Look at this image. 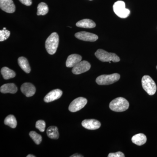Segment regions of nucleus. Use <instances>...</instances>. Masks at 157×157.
I'll use <instances>...</instances> for the list:
<instances>
[{
    "mask_svg": "<svg viewBox=\"0 0 157 157\" xmlns=\"http://www.w3.org/2000/svg\"><path fill=\"white\" fill-rule=\"evenodd\" d=\"M156 68H157V67H156Z\"/></svg>",
    "mask_w": 157,
    "mask_h": 157,
    "instance_id": "32",
    "label": "nucleus"
},
{
    "mask_svg": "<svg viewBox=\"0 0 157 157\" xmlns=\"http://www.w3.org/2000/svg\"><path fill=\"white\" fill-rule=\"evenodd\" d=\"M97 58L103 62L112 61L114 63L119 62L120 59L116 54L108 52L102 49H99L95 53Z\"/></svg>",
    "mask_w": 157,
    "mask_h": 157,
    "instance_id": "3",
    "label": "nucleus"
},
{
    "mask_svg": "<svg viewBox=\"0 0 157 157\" xmlns=\"http://www.w3.org/2000/svg\"><path fill=\"white\" fill-rule=\"evenodd\" d=\"M120 75L118 73L110 75H102L96 78V81L100 85H108L116 82L119 80Z\"/></svg>",
    "mask_w": 157,
    "mask_h": 157,
    "instance_id": "5",
    "label": "nucleus"
},
{
    "mask_svg": "<svg viewBox=\"0 0 157 157\" xmlns=\"http://www.w3.org/2000/svg\"><path fill=\"white\" fill-rule=\"evenodd\" d=\"M82 56L78 54H74L69 56L66 61V66L67 67H73L79 62L81 61Z\"/></svg>",
    "mask_w": 157,
    "mask_h": 157,
    "instance_id": "14",
    "label": "nucleus"
},
{
    "mask_svg": "<svg viewBox=\"0 0 157 157\" xmlns=\"http://www.w3.org/2000/svg\"><path fill=\"white\" fill-rule=\"evenodd\" d=\"M91 65L86 61H81L73 67L72 72L73 74L78 75L87 72L90 69Z\"/></svg>",
    "mask_w": 157,
    "mask_h": 157,
    "instance_id": "8",
    "label": "nucleus"
},
{
    "mask_svg": "<svg viewBox=\"0 0 157 157\" xmlns=\"http://www.w3.org/2000/svg\"><path fill=\"white\" fill-rule=\"evenodd\" d=\"M82 126L88 130H94L99 129L101 124L99 121L95 119H86L82 122Z\"/></svg>",
    "mask_w": 157,
    "mask_h": 157,
    "instance_id": "11",
    "label": "nucleus"
},
{
    "mask_svg": "<svg viewBox=\"0 0 157 157\" xmlns=\"http://www.w3.org/2000/svg\"><path fill=\"white\" fill-rule=\"evenodd\" d=\"M18 65L21 69L26 73H29L31 72V68L27 59L24 57H20L18 59Z\"/></svg>",
    "mask_w": 157,
    "mask_h": 157,
    "instance_id": "18",
    "label": "nucleus"
},
{
    "mask_svg": "<svg viewBox=\"0 0 157 157\" xmlns=\"http://www.w3.org/2000/svg\"><path fill=\"white\" fill-rule=\"evenodd\" d=\"M47 135L51 139H57L59 137L58 129L56 127L50 126L47 130Z\"/></svg>",
    "mask_w": 157,
    "mask_h": 157,
    "instance_id": "20",
    "label": "nucleus"
},
{
    "mask_svg": "<svg viewBox=\"0 0 157 157\" xmlns=\"http://www.w3.org/2000/svg\"><path fill=\"white\" fill-rule=\"evenodd\" d=\"M142 87L149 95H153L157 90V86L155 81L148 75L143 76L141 79Z\"/></svg>",
    "mask_w": 157,
    "mask_h": 157,
    "instance_id": "4",
    "label": "nucleus"
},
{
    "mask_svg": "<svg viewBox=\"0 0 157 157\" xmlns=\"http://www.w3.org/2000/svg\"><path fill=\"white\" fill-rule=\"evenodd\" d=\"M132 142L139 146L143 145L147 141V137L144 134L140 133L134 135L132 138Z\"/></svg>",
    "mask_w": 157,
    "mask_h": 157,
    "instance_id": "17",
    "label": "nucleus"
},
{
    "mask_svg": "<svg viewBox=\"0 0 157 157\" xmlns=\"http://www.w3.org/2000/svg\"><path fill=\"white\" fill-rule=\"evenodd\" d=\"M35 156L33 155H28L27 156V157H35Z\"/></svg>",
    "mask_w": 157,
    "mask_h": 157,
    "instance_id": "29",
    "label": "nucleus"
},
{
    "mask_svg": "<svg viewBox=\"0 0 157 157\" xmlns=\"http://www.w3.org/2000/svg\"><path fill=\"white\" fill-rule=\"evenodd\" d=\"M87 103L86 98L79 97L73 100L69 107V109L72 112H77L83 108Z\"/></svg>",
    "mask_w": 157,
    "mask_h": 157,
    "instance_id": "7",
    "label": "nucleus"
},
{
    "mask_svg": "<svg viewBox=\"0 0 157 157\" xmlns=\"http://www.w3.org/2000/svg\"><path fill=\"white\" fill-rule=\"evenodd\" d=\"M5 124L9 126L12 128H14L17 126V122L15 117L13 115L8 116L4 121Z\"/></svg>",
    "mask_w": 157,
    "mask_h": 157,
    "instance_id": "21",
    "label": "nucleus"
},
{
    "mask_svg": "<svg viewBox=\"0 0 157 157\" xmlns=\"http://www.w3.org/2000/svg\"><path fill=\"white\" fill-rule=\"evenodd\" d=\"M45 126H46V124L44 121L39 120L36 123V128L39 129L41 132H44L45 131Z\"/></svg>",
    "mask_w": 157,
    "mask_h": 157,
    "instance_id": "25",
    "label": "nucleus"
},
{
    "mask_svg": "<svg viewBox=\"0 0 157 157\" xmlns=\"http://www.w3.org/2000/svg\"><path fill=\"white\" fill-rule=\"evenodd\" d=\"M21 92L27 97H32L36 93V87L33 85L29 82L23 83L21 87Z\"/></svg>",
    "mask_w": 157,
    "mask_h": 157,
    "instance_id": "12",
    "label": "nucleus"
},
{
    "mask_svg": "<svg viewBox=\"0 0 157 157\" xmlns=\"http://www.w3.org/2000/svg\"><path fill=\"white\" fill-rule=\"evenodd\" d=\"M76 26L86 29H92L96 27L95 23L92 20L84 19L79 21L76 23Z\"/></svg>",
    "mask_w": 157,
    "mask_h": 157,
    "instance_id": "16",
    "label": "nucleus"
},
{
    "mask_svg": "<svg viewBox=\"0 0 157 157\" xmlns=\"http://www.w3.org/2000/svg\"><path fill=\"white\" fill-rule=\"evenodd\" d=\"M17 88L14 83H7L3 85L0 88V91L3 94H14L17 92Z\"/></svg>",
    "mask_w": 157,
    "mask_h": 157,
    "instance_id": "15",
    "label": "nucleus"
},
{
    "mask_svg": "<svg viewBox=\"0 0 157 157\" xmlns=\"http://www.w3.org/2000/svg\"><path fill=\"white\" fill-rule=\"evenodd\" d=\"M3 29H4V30H6V28H3Z\"/></svg>",
    "mask_w": 157,
    "mask_h": 157,
    "instance_id": "30",
    "label": "nucleus"
},
{
    "mask_svg": "<svg viewBox=\"0 0 157 157\" xmlns=\"http://www.w3.org/2000/svg\"><path fill=\"white\" fill-rule=\"evenodd\" d=\"M10 32L8 30H1L0 31V41L3 42L7 40L10 36Z\"/></svg>",
    "mask_w": 157,
    "mask_h": 157,
    "instance_id": "24",
    "label": "nucleus"
},
{
    "mask_svg": "<svg viewBox=\"0 0 157 157\" xmlns=\"http://www.w3.org/2000/svg\"><path fill=\"white\" fill-rule=\"evenodd\" d=\"M0 8L7 13H13L15 11V6L12 0H0Z\"/></svg>",
    "mask_w": 157,
    "mask_h": 157,
    "instance_id": "10",
    "label": "nucleus"
},
{
    "mask_svg": "<svg viewBox=\"0 0 157 157\" xmlns=\"http://www.w3.org/2000/svg\"><path fill=\"white\" fill-rule=\"evenodd\" d=\"M83 157V156L82 155H80L79 154H75L72 155H71L70 157Z\"/></svg>",
    "mask_w": 157,
    "mask_h": 157,
    "instance_id": "28",
    "label": "nucleus"
},
{
    "mask_svg": "<svg viewBox=\"0 0 157 157\" xmlns=\"http://www.w3.org/2000/svg\"><path fill=\"white\" fill-rule=\"evenodd\" d=\"M48 12V6L47 4L44 2L39 3L37 7V13L38 15H45Z\"/></svg>",
    "mask_w": 157,
    "mask_h": 157,
    "instance_id": "22",
    "label": "nucleus"
},
{
    "mask_svg": "<svg viewBox=\"0 0 157 157\" xmlns=\"http://www.w3.org/2000/svg\"><path fill=\"white\" fill-rule=\"evenodd\" d=\"M63 92L59 89L54 90L47 94L44 98V101L46 103H49L58 100L61 97Z\"/></svg>",
    "mask_w": 157,
    "mask_h": 157,
    "instance_id": "13",
    "label": "nucleus"
},
{
    "mask_svg": "<svg viewBox=\"0 0 157 157\" xmlns=\"http://www.w3.org/2000/svg\"><path fill=\"white\" fill-rule=\"evenodd\" d=\"M77 39L87 42H95L98 39V36L95 34L86 32H80L75 35Z\"/></svg>",
    "mask_w": 157,
    "mask_h": 157,
    "instance_id": "9",
    "label": "nucleus"
},
{
    "mask_svg": "<svg viewBox=\"0 0 157 157\" xmlns=\"http://www.w3.org/2000/svg\"><path fill=\"white\" fill-rule=\"evenodd\" d=\"M113 10L116 15L121 18H126L130 14V10L126 9L125 4L123 1L116 2L113 6Z\"/></svg>",
    "mask_w": 157,
    "mask_h": 157,
    "instance_id": "6",
    "label": "nucleus"
},
{
    "mask_svg": "<svg viewBox=\"0 0 157 157\" xmlns=\"http://www.w3.org/2000/svg\"><path fill=\"white\" fill-rule=\"evenodd\" d=\"M125 155L122 152L118 151L115 153H110L108 155V157H124Z\"/></svg>",
    "mask_w": 157,
    "mask_h": 157,
    "instance_id": "26",
    "label": "nucleus"
},
{
    "mask_svg": "<svg viewBox=\"0 0 157 157\" xmlns=\"http://www.w3.org/2000/svg\"><path fill=\"white\" fill-rule=\"evenodd\" d=\"M59 37L56 33H53L46 39L45 47L48 54L53 55L56 52L58 47Z\"/></svg>",
    "mask_w": 157,
    "mask_h": 157,
    "instance_id": "2",
    "label": "nucleus"
},
{
    "mask_svg": "<svg viewBox=\"0 0 157 157\" xmlns=\"http://www.w3.org/2000/svg\"><path fill=\"white\" fill-rule=\"evenodd\" d=\"M29 136L34 140L35 143L37 144H39L42 141V137L39 134H37L36 132L32 131L30 132Z\"/></svg>",
    "mask_w": 157,
    "mask_h": 157,
    "instance_id": "23",
    "label": "nucleus"
},
{
    "mask_svg": "<svg viewBox=\"0 0 157 157\" xmlns=\"http://www.w3.org/2000/svg\"><path fill=\"white\" fill-rule=\"evenodd\" d=\"M129 103L126 99L120 97L113 100L109 104V108L115 112H123L128 109Z\"/></svg>",
    "mask_w": 157,
    "mask_h": 157,
    "instance_id": "1",
    "label": "nucleus"
},
{
    "mask_svg": "<svg viewBox=\"0 0 157 157\" xmlns=\"http://www.w3.org/2000/svg\"><path fill=\"white\" fill-rule=\"evenodd\" d=\"M1 73L5 79H9L14 78L16 76L15 72L7 67H4L1 70Z\"/></svg>",
    "mask_w": 157,
    "mask_h": 157,
    "instance_id": "19",
    "label": "nucleus"
},
{
    "mask_svg": "<svg viewBox=\"0 0 157 157\" xmlns=\"http://www.w3.org/2000/svg\"><path fill=\"white\" fill-rule=\"evenodd\" d=\"M90 1H92V0H90Z\"/></svg>",
    "mask_w": 157,
    "mask_h": 157,
    "instance_id": "31",
    "label": "nucleus"
},
{
    "mask_svg": "<svg viewBox=\"0 0 157 157\" xmlns=\"http://www.w3.org/2000/svg\"><path fill=\"white\" fill-rule=\"evenodd\" d=\"M23 5L26 6H30L32 4V0H19Z\"/></svg>",
    "mask_w": 157,
    "mask_h": 157,
    "instance_id": "27",
    "label": "nucleus"
}]
</instances>
